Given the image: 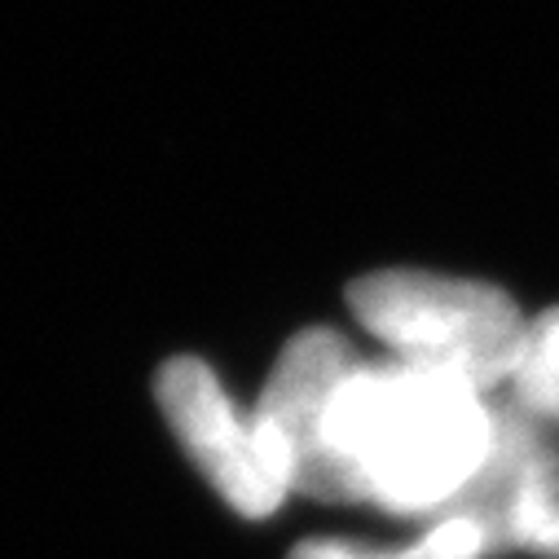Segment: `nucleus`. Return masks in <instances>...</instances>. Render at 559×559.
<instances>
[{
	"mask_svg": "<svg viewBox=\"0 0 559 559\" xmlns=\"http://www.w3.org/2000/svg\"><path fill=\"white\" fill-rule=\"evenodd\" d=\"M498 409L463 379L405 361L361 366L340 383L326 445L344 502L441 520L493 454Z\"/></svg>",
	"mask_w": 559,
	"mask_h": 559,
	"instance_id": "f257e3e1",
	"label": "nucleus"
},
{
	"mask_svg": "<svg viewBox=\"0 0 559 559\" xmlns=\"http://www.w3.org/2000/svg\"><path fill=\"white\" fill-rule=\"evenodd\" d=\"M357 322L396 353V361L437 370L493 392L511 383L524 353V313L520 305L489 283L441 277L418 269H379L348 292Z\"/></svg>",
	"mask_w": 559,
	"mask_h": 559,
	"instance_id": "f03ea898",
	"label": "nucleus"
},
{
	"mask_svg": "<svg viewBox=\"0 0 559 559\" xmlns=\"http://www.w3.org/2000/svg\"><path fill=\"white\" fill-rule=\"evenodd\" d=\"M353 370L357 353L344 344V335L326 326L300 331L277 357L269 388L251 414V432L287 489H300L322 502H344L326 445V414Z\"/></svg>",
	"mask_w": 559,
	"mask_h": 559,
	"instance_id": "7ed1b4c3",
	"label": "nucleus"
},
{
	"mask_svg": "<svg viewBox=\"0 0 559 559\" xmlns=\"http://www.w3.org/2000/svg\"><path fill=\"white\" fill-rule=\"evenodd\" d=\"M155 396H159L168 428L194 459V467L216 485V493L238 515L264 520L283 507V498L292 489L269 467V459L251 432V418H238V409L225 396L212 366H203L194 357L168 361L159 370Z\"/></svg>",
	"mask_w": 559,
	"mask_h": 559,
	"instance_id": "20e7f679",
	"label": "nucleus"
},
{
	"mask_svg": "<svg viewBox=\"0 0 559 559\" xmlns=\"http://www.w3.org/2000/svg\"><path fill=\"white\" fill-rule=\"evenodd\" d=\"M507 546H524L533 555L559 559V450L550 445V437H542V445L524 467L507 520Z\"/></svg>",
	"mask_w": 559,
	"mask_h": 559,
	"instance_id": "39448f33",
	"label": "nucleus"
},
{
	"mask_svg": "<svg viewBox=\"0 0 559 559\" xmlns=\"http://www.w3.org/2000/svg\"><path fill=\"white\" fill-rule=\"evenodd\" d=\"M489 542L472 520H437L418 542H409L405 550H366L361 542H340V537H318V542H300L292 550V559H485Z\"/></svg>",
	"mask_w": 559,
	"mask_h": 559,
	"instance_id": "423d86ee",
	"label": "nucleus"
},
{
	"mask_svg": "<svg viewBox=\"0 0 559 559\" xmlns=\"http://www.w3.org/2000/svg\"><path fill=\"white\" fill-rule=\"evenodd\" d=\"M511 401L542 424H559V309L528 322L524 353L511 374Z\"/></svg>",
	"mask_w": 559,
	"mask_h": 559,
	"instance_id": "0eeeda50",
	"label": "nucleus"
}]
</instances>
